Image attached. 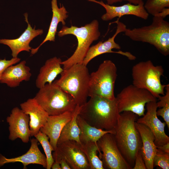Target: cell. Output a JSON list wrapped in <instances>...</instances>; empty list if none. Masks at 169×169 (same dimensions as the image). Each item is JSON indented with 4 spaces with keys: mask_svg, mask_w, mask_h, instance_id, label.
<instances>
[{
    "mask_svg": "<svg viewBox=\"0 0 169 169\" xmlns=\"http://www.w3.org/2000/svg\"><path fill=\"white\" fill-rule=\"evenodd\" d=\"M154 167L158 166L163 169H169V153L161 151L157 148L153 159Z\"/></svg>",
    "mask_w": 169,
    "mask_h": 169,
    "instance_id": "cell-30",
    "label": "cell"
},
{
    "mask_svg": "<svg viewBox=\"0 0 169 169\" xmlns=\"http://www.w3.org/2000/svg\"><path fill=\"white\" fill-rule=\"evenodd\" d=\"M34 136L41 144L45 152L47 161L46 168L51 169L52 164L54 162L52 152L54 151V150L49 140V137L40 131Z\"/></svg>",
    "mask_w": 169,
    "mask_h": 169,
    "instance_id": "cell-28",
    "label": "cell"
},
{
    "mask_svg": "<svg viewBox=\"0 0 169 169\" xmlns=\"http://www.w3.org/2000/svg\"><path fill=\"white\" fill-rule=\"evenodd\" d=\"M76 120L80 130L79 140L81 143L88 141L97 143L105 134L110 133L114 134L115 133V130L106 131L92 126L87 123L78 115Z\"/></svg>",
    "mask_w": 169,
    "mask_h": 169,
    "instance_id": "cell-24",
    "label": "cell"
},
{
    "mask_svg": "<svg viewBox=\"0 0 169 169\" xmlns=\"http://www.w3.org/2000/svg\"><path fill=\"white\" fill-rule=\"evenodd\" d=\"M61 59L54 57L47 60L41 67L35 81L36 87L39 89L46 84L53 82L58 75L64 69L61 67Z\"/></svg>",
    "mask_w": 169,
    "mask_h": 169,
    "instance_id": "cell-22",
    "label": "cell"
},
{
    "mask_svg": "<svg viewBox=\"0 0 169 169\" xmlns=\"http://www.w3.org/2000/svg\"><path fill=\"white\" fill-rule=\"evenodd\" d=\"M100 152L99 157L104 169H131L132 168L124 159L116 144L114 134L104 135L97 142Z\"/></svg>",
    "mask_w": 169,
    "mask_h": 169,
    "instance_id": "cell-10",
    "label": "cell"
},
{
    "mask_svg": "<svg viewBox=\"0 0 169 169\" xmlns=\"http://www.w3.org/2000/svg\"><path fill=\"white\" fill-rule=\"evenodd\" d=\"M146 112L143 117L138 118L136 122L146 125L151 130L155 137L156 146H162L169 142V137L165 132V122H162L158 118L156 101H151L146 104Z\"/></svg>",
    "mask_w": 169,
    "mask_h": 169,
    "instance_id": "cell-13",
    "label": "cell"
},
{
    "mask_svg": "<svg viewBox=\"0 0 169 169\" xmlns=\"http://www.w3.org/2000/svg\"><path fill=\"white\" fill-rule=\"evenodd\" d=\"M166 93L162 96L161 95L158 98L159 101L156 102L158 108H160L157 110V116H161L164 120L169 128V84H167L165 88Z\"/></svg>",
    "mask_w": 169,
    "mask_h": 169,
    "instance_id": "cell-27",
    "label": "cell"
},
{
    "mask_svg": "<svg viewBox=\"0 0 169 169\" xmlns=\"http://www.w3.org/2000/svg\"><path fill=\"white\" fill-rule=\"evenodd\" d=\"M34 98L49 116L73 112L77 105L70 94L53 82L39 89Z\"/></svg>",
    "mask_w": 169,
    "mask_h": 169,
    "instance_id": "cell-6",
    "label": "cell"
},
{
    "mask_svg": "<svg viewBox=\"0 0 169 169\" xmlns=\"http://www.w3.org/2000/svg\"><path fill=\"white\" fill-rule=\"evenodd\" d=\"M61 76L53 82L70 94L77 105L81 106L87 101L89 96L90 76L87 66L74 64L64 69Z\"/></svg>",
    "mask_w": 169,
    "mask_h": 169,
    "instance_id": "cell-4",
    "label": "cell"
},
{
    "mask_svg": "<svg viewBox=\"0 0 169 169\" xmlns=\"http://www.w3.org/2000/svg\"><path fill=\"white\" fill-rule=\"evenodd\" d=\"M6 120L9 125V139L13 141L20 138L23 142L28 143L31 136L29 115L18 107H15Z\"/></svg>",
    "mask_w": 169,
    "mask_h": 169,
    "instance_id": "cell-14",
    "label": "cell"
},
{
    "mask_svg": "<svg viewBox=\"0 0 169 169\" xmlns=\"http://www.w3.org/2000/svg\"><path fill=\"white\" fill-rule=\"evenodd\" d=\"M87 0L99 4L105 8L106 13L101 17L104 21L111 20L117 17L120 19L125 15H133L144 20L147 19L149 17V14L144 7V1L137 5L128 2L121 6H115L105 4L102 1Z\"/></svg>",
    "mask_w": 169,
    "mask_h": 169,
    "instance_id": "cell-15",
    "label": "cell"
},
{
    "mask_svg": "<svg viewBox=\"0 0 169 169\" xmlns=\"http://www.w3.org/2000/svg\"><path fill=\"white\" fill-rule=\"evenodd\" d=\"M80 147L88 160L90 169H104L102 161L97 156L100 154L97 143L88 141L80 144Z\"/></svg>",
    "mask_w": 169,
    "mask_h": 169,
    "instance_id": "cell-26",
    "label": "cell"
},
{
    "mask_svg": "<svg viewBox=\"0 0 169 169\" xmlns=\"http://www.w3.org/2000/svg\"><path fill=\"white\" fill-rule=\"evenodd\" d=\"M107 2V4L112 5L114 3L121 2L123 1H127L132 4L137 5L143 1V0H105Z\"/></svg>",
    "mask_w": 169,
    "mask_h": 169,
    "instance_id": "cell-33",
    "label": "cell"
},
{
    "mask_svg": "<svg viewBox=\"0 0 169 169\" xmlns=\"http://www.w3.org/2000/svg\"><path fill=\"white\" fill-rule=\"evenodd\" d=\"M117 76L115 64L111 60H104L96 71L90 74L89 96L97 95L114 100V90Z\"/></svg>",
    "mask_w": 169,
    "mask_h": 169,
    "instance_id": "cell-8",
    "label": "cell"
},
{
    "mask_svg": "<svg viewBox=\"0 0 169 169\" xmlns=\"http://www.w3.org/2000/svg\"><path fill=\"white\" fill-rule=\"evenodd\" d=\"M156 148L161 151L169 153V142L160 146H156Z\"/></svg>",
    "mask_w": 169,
    "mask_h": 169,
    "instance_id": "cell-35",
    "label": "cell"
},
{
    "mask_svg": "<svg viewBox=\"0 0 169 169\" xmlns=\"http://www.w3.org/2000/svg\"><path fill=\"white\" fill-rule=\"evenodd\" d=\"M80 144L73 140H69L57 145L52 153L54 160L64 158L71 169H90L86 156L81 150Z\"/></svg>",
    "mask_w": 169,
    "mask_h": 169,
    "instance_id": "cell-11",
    "label": "cell"
},
{
    "mask_svg": "<svg viewBox=\"0 0 169 169\" xmlns=\"http://www.w3.org/2000/svg\"><path fill=\"white\" fill-rule=\"evenodd\" d=\"M135 125L141 137L142 145L140 151L146 168L153 169V158L157 150L154 142V136L150 129L146 125L136 121Z\"/></svg>",
    "mask_w": 169,
    "mask_h": 169,
    "instance_id": "cell-20",
    "label": "cell"
},
{
    "mask_svg": "<svg viewBox=\"0 0 169 169\" xmlns=\"http://www.w3.org/2000/svg\"><path fill=\"white\" fill-rule=\"evenodd\" d=\"M74 112H66L56 115H49L47 121L40 131L49 137L54 151L57 148L58 139L62 130L72 118Z\"/></svg>",
    "mask_w": 169,
    "mask_h": 169,
    "instance_id": "cell-19",
    "label": "cell"
},
{
    "mask_svg": "<svg viewBox=\"0 0 169 169\" xmlns=\"http://www.w3.org/2000/svg\"><path fill=\"white\" fill-rule=\"evenodd\" d=\"M133 169H146L140 150L138 151L135 159Z\"/></svg>",
    "mask_w": 169,
    "mask_h": 169,
    "instance_id": "cell-32",
    "label": "cell"
},
{
    "mask_svg": "<svg viewBox=\"0 0 169 169\" xmlns=\"http://www.w3.org/2000/svg\"><path fill=\"white\" fill-rule=\"evenodd\" d=\"M124 33L133 41L153 45L165 56L169 54V23L157 14L153 16L150 25L132 29L126 28Z\"/></svg>",
    "mask_w": 169,
    "mask_h": 169,
    "instance_id": "cell-3",
    "label": "cell"
},
{
    "mask_svg": "<svg viewBox=\"0 0 169 169\" xmlns=\"http://www.w3.org/2000/svg\"><path fill=\"white\" fill-rule=\"evenodd\" d=\"M118 111L132 112L138 116H143L147 103L157 101L148 90L130 84L124 88L115 97Z\"/></svg>",
    "mask_w": 169,
    "mask_h": 169,
    "instance_id": "cell-9",
    "label": "cell"
},
{
    "mask_svg": "<svg viewBox=\"0 0 169 169\" xmlns=\"http://www.w3.org/2000/svg\"><path fill=\"white\" fill-rule=\"evenodd\" d=\"M24 16L28 25L19 38L14 39H0V44L6 45L10 48L13 58L17 57L18 54L22 51L30 52L32 49L29 45L30 42L34 38L43 33V29H35V26L33 28L28 21L27 13H25Z\"/></svg>",
    "mask_w": 169,
    "mask_h": 169,
    "instance_id": "cell-16",
    "label": "cell"
},
{
    "mask_svg": "<svg viewBox=\"0 0 169 169\" xmlns=\"http://www.w3.org/2000/svg\"><path fill=\"white\" fill-rule=\"evenodd\" d=\"M117 24L115 32L113 35L108 39L104 42L100 41L96 44L90 47L84 58L82 64L87 66L88 63L93 58L101 54L106 53H115L127 57L130 60H134L136 59L135 56L130 52H124L119 50L114 51L113 49L119 50L120 46L115 41V38L119 33L124 32L127 28L126 25L120 21L119 19L114 22Z\"/></svg>",
    "mask_w": 169,
    "mask_h": 169,
    "instance_id": "cell-12",
    "label": "cell"
},
{
    "mask_svg": "<svg viewBox=\"0 0 169 169\" xmlns=\"http://www.w3.org/2000/svg\"><path fill=\"white\" fill-rule=\"evenodd\" d=\"M20 60L21 59L18 57L13 58L9 60H7L5 59H0V80L3 72L7 67L17 64Z\"/></svg>",
    "mask_w": 169,
    "mask_h": 169,
    "instance_id": "cell-31",
    "label": "cell"
},
{
    "mask_svg": "<svg viewBox=\"0 0 169 169\" xmlns=\"http://www.w3.org/2000/svg\"><path fill=\"white\" fill-rule=\"evenodd\" d=\"M54 161L58 162L60 164L61 169H70V167L65 159L59 158L54 160Z\"/></svg>",
    "mask_w": 169,
    "mask_h": 169,
    "instance_id": "cell-34",
    "label": "cell"
},
{
    "mask_svg": "<svg viewBox=\"0 0 169 169\" xmlns=\"http://www.w3.org/2000/svg\"><path fill=\"white\" fill-rule=\"evenodd\" d=\"M80 106L76 105L72 119L65 125L58 139L57 145L69 140H73L81 144L79 140L80 129L77 122V117Z\"/></svg>",
    "mask_w": 169,
    "mask_h": 169,
    "instance_id": "cell-25",
    "label": "cell"
},
{
    "mask_svg": "<svg viewBox=\"0 0 169 169\" xmlns=\"http://www.w3.org/2000/svg\"><path fill=\"white\" fill-rule=\"evenodd\" d=\"M51 168L52 169H61L59 163L57 161H54L52 164Z\"/></svg>",
    "mask_w": 169,
    "mask_h": 169,
    "instance_id": "cell-36",
    "label": "cell"
},
{
    "mask_svg": "<svg viewBox=\"0 0 169 169\" xmlns=\"http://www.w3.org/2000/svg\"><path fill=\"white\" fill-rule=\"evenodd\" d=\"M144 7L149 14L154 16L169 8V0H147Z\"/></svg>",
    "mask_w": 169,
    "mask_h": 169,
    "instance_id": "cell-29",
    "label": "cell"
},
{
    "mask_svg": "<svg viewBox=\"0 0 169 169\" xmlns=\"http://www.w3.org/2000/svg\"><path fill=\"white\" fill-rule=\"evenodd\" d=\"M138 116L129 111L120 113L114 129V138L117 146L132 169L142 145L140 134L135 125Z\"/></svg>",
    "mask_w": 169,
    "mask_h": 169,
    "instance_id": "cell-1",
    "label": "cell"
},
{
    "mask_svg": "<svg viewBox=\"0 0 169 169\" xmlns=\"http://www.w3.org/2000/svg\"><path fill=\"white\" fill-rule=\"evenodd\" d=\"M51 8L53 16L47 34L42 43L37 48L32 49L31 54L33 55L36 53L39 48L46 42L55 41V35L57 32L58 25L61 22L63 26L65 25V20L68 17V12L64 6L59 8L57 4V0H52Z\"/></svg>",
    "mask_w": 169,
    "mask_h": 169,
    "instance_id": "cell-23",
    "label": "cell"
},
{
    "mask_svg": "<svg viewBox=\"0 0 169 169\" xmlns=\"http://www.w3.org/2000/svg\"><path fill=\"white\" fill-rule=\"evenodd\" d=\"M68 34L76 36L78 45L72 55L61 62L63 69H67L76 64L82 63L90 45L93 41L98 40L100 35L99 22L94 20L90 23L79 28L73 26L70 27L64 26L58 32V35L60 37Z\"/></svg>",
    "mask_w": 169,
    "mask_h": 169,
    "instance_id": "cell-5",
    "label": "cell"
},
{
    "mask_svg": "<svg viewBox=\"0 0 169 169\" xmlns=\"http://www.w3.org/2000/svg\"><path fill=\"white\" fill-rule=\"evenodd\" d=\"M80 106L78 114L87 123L97 128L115 130L120 113L116 99L111 100L94 95Z\"/></svg>",
    "mask_w": 169,
    "mask_h": 169,
    "instance_id": "cell-2",
    "label": "cell"
},
{
    "mask_svg": "<svg viewBox=\"0 0 169 169\" xmlns=\"http://www.w3.org/2000/svg\"><path fill=\"white\" fill-rule=\"evenodd\" d=\"M38 141L36 138H32L31 144L28 151L21 156L11 158H8L0 155V167L8 163L19 162L22 163L24 169L30 164H37L42 165L46 168L47 161L46 156L40 151L38 146Z\"/></svg>",
    "mask_w": 169,
    "mask_h": 169,
    "instance_id": "cell-18",
    "label": "cell"
},
{
    "mask_svg": "<svg viewBox=\"0 0 169 169\" xmlns=\"http://www.w3.org/2000/svg\"><path fill=\"white\" fill-rule=\"evenodd\" d=\"M20 106L22 110L29 116L31 136H34L46 123L49 115L34 98L21 103Z\"/></svg>",
    "mask_w": 169,
    "mask_h": 169,
    "instance_id": "cell-17",
    "label": "cell"
},
{
    "mask_svg": "<svg viewBox=\"0 0 169 169\" xmlns=\"http://www.w3.org/2000/svg\"><path fill=\"white\" fill-rule=\"evenodd\" d=\"M23 60L19 64L11 65L3 72L0 80L1 83L6 84L11 88L19 86L23 81H29L32 76L30 69Z\"/></svg>",
    "mask_w": 169,
    "mask_h": 169,
    "instance_id": "cell-21",
    "label": "cell"
},
{
    "mask_svg": "<svg viewBox=\"0 0 169 169\" xmlns=\"http://www.w3.org/2000/svg\"><path fill=\"white\" fill-rule=\"evenodd\" d=\"M164 70L161 65L155 66L150 60L140 62L132 69V84L149 91L155 97L165 94L166 85L162 84Z\"/></svg>",
    "mask_w": 169,
    "mask_h": 169,
    "instance_id": "cell-7",
    "label": "cell"
}]
</instances>
